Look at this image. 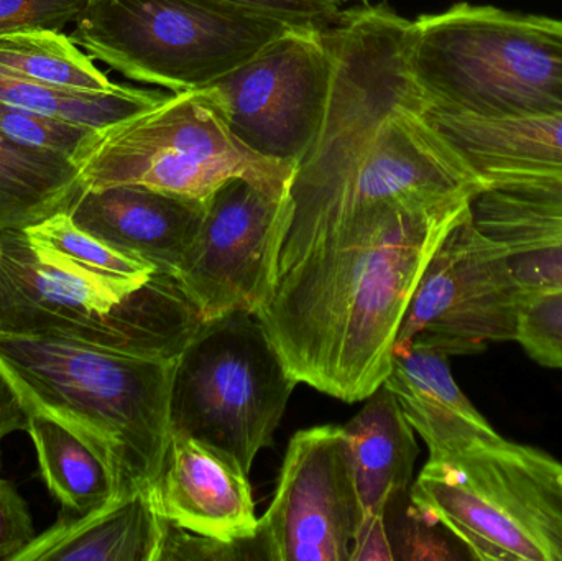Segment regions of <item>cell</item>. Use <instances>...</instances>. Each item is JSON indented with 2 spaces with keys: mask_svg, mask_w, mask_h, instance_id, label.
I'll return each instance as SVG.
<instances>
[{
  "mask_svg": "<svg viewBox=\"0 0 562 561\" xmlns=\"http://www.w3.org/2000/svg\"><path fill=\"white\" fill-rule=\"evenodd\" d=\"M296 385L257 315L203 322L177 359L171 435L223 448L250 473L257 455L272 445Z\"/></svg>",
  "mask_w": 562,
  "mask_h": 561,
  "instance_id": "cell-9",
  "label": "cell"
},
{
  "mask_svg": "<svg viewBox=\"0 0 562 561\" xmlns=\"http://www.w3.org/2000/svg\"><path fill=\"white\" fill-rule=\"evenodd\" d=\"M203 325L173 277L82 266L23 231L0 233V329L175 359Z\"/></svg>",
  "mask_w": 562,
  "mask_h": 561,
  "instance_id": "cell-4",
  "label": "cell"
},
{
  "mask_svg": "<svg viewBox=\"0 0 562 561\" xmlns=\"http://www.w3.org/2000/svg\"><path fill=\"white\" fill-rule=\"evenodd\" d=\"M158 514L171 526L220 542H249L259 534L249 473L234 455L173 434L151 490Z\"/></svg>",
  "mask_w": 562,
  "mask_h": 561,
  "instance_id": "cell-14",
  "label": "cell"
},
{
  "mask_svg": "<svg viewBox=\"0 0 562 561\" xmlns=\"http://www.w3.org/2000/svg\"><path fill=\"white\" fill-rule=\"evenodd\" d=\"M330 82L321 30L291 29L207 88L250 152L294 168L319 134Z\"/></svg>",
  "mask_w": 562,
  "mask_h": 561,
  "instance_id": "cell-12",
  "label": "cell"
},
{
  "mask_svg": "<svg viewBox=\"0 0 562 561\" xmlns=\"http://www.w3.org/2000/svg\"><path fill=\"white\" fill-rule=\"evenodd\" d=\"M396 560L392 540L386 530L385 517L363 516L362 524L353 539L349 561Z\"/></svg>",
  "mask_w": 562,
  "mask_h": 561,
  "instance_id": "cell-32",
  "label": "cell"
},
{
  "mask_svg": "<svg viewBox=\"0 0 562 561\" xmlns=\"http://www.w3.org/2000/svg\"><path fill=\"white\" fill-rule=\"evenodd\" d=\"M290 193L231 178L207 201L206 217L175 280L203 322L257 315L276 293Z\"/></svg>",
  "mask_w": 562,
  "mask_h": 561,
  "instance_id": "cell-11",
  "label": "cell"
},
{
  "mask_svg": "<svg viewBox=\"0 0 562 561\" xmlns=\"http://www.w3.org/2000/svg\"><path fill=\"white\" fill-rule=\"evenodd\" d=\"M0 71L66 91H112L94 59L59 30L33 29L0 35Z\"/></svg>",
  "mask_w": 562,
  "mask_h": 561,
  "instance_id": "cell-23",
  "label": "cell"
},
{
  "mask_svg": "<svg viewBox=\"0 0 562 561\" xmlns=\"http://www.w3.org/2000/svg\"><path fill=\"white\" fill-rule=\"evenodd\" d=\"M412 30L385 5L340 12L321 30L333 61L329 102L294 167L280 262L350 217L474 200L482 190L423 117L409 68Z\"/></svg>",
  "mask_w": 562,
  "mask_h": 561,
  "instance_id": "cell-1",
  "label": "cell"
},
{
  "mask_svg": "<svg viewBox=\"0 0 562 561\" xmlns=\"http://www.w3.org/2000/svg\"><path fill=\"white\" fill-rule=\"evenodd\" d=\"M471 213L484 233L504 244L530 299L562 292V180L482 188Z\"/></svg>",
  "mask_w": 562,
  "mask_h": 561,
  "instance_id": "cell-17",
  "label": "cell"
},
{
  "mask_svg": "<svg viewBox=\"0 0 562 561\" xmlns=\"http://www.w3.org/2000/svg\"><path fill=\"white\" fill-rule=\"evenodd\" d=\"M342 2H344V0H342Z\"/></svg>",
  "mask_w": 562,
  "mask_h": 561,
  "instance_id": "cell-34",
  "label": "cell"
},
{
  "mask_svg": "<svg viewBox=\"0 0 562 561\" xmlns=\"http://www.w3.org/2000/svg\"><path fill=\"white\" fill-rule=\"evenodd\" d=\"M165 94L117 85L112 91H66L0 71V102L99 131L160 102Z\"/></svg>",
  "mask_w": 562,
  "mask_h": 561,
  "instance_id": "cell-24",
  "label": "cell"
},
{
  "mask_svg": "<svg viewBox=\"0 0 562 561\" xmlns=\"http://www.w3.org/2000/svg\"><path fill=\"white\" fill-rule=\"evenodd\" d=\"M363 516L346 431L321 425L291 438L257 540L267 560L349 561Z\"/></svg>",
  "mask_w": 562,
  "mask_h": 561,
  "instance_id": "cell-13",
  "label": "cell"
},
{
  "mask_svg": "<svg viewBox=\"0 0 562 561\" xmlns=\"http://www.w3.org/2000/svg\"><path fill=\"white\" fill-rule=\"evenodd\" d=\"M89 0H0V35L19 30L75 25Z\"/></svg>",
  "mask_w": 562,
  "mask_h": 561,
  "instance_id": "cell-28",
  "label": "cell"
},
{
  "mask_svg": "<svg viewBox=\"0 0 562 561\" xmlns=\"http://www.w3.org/2000/svg\"><path fill=\"white\" fill-rule=\"evenodd\" d=\"M72 26L94 61L171 92L207 88L300 29L216 0H89Z\"/></svg>",
  "mask_w": 562,
  "mask_h": 561,
  "instance_id": "cell-8",
  "label": "cell"
},
{
  "mask_svg": "<svg viewBox=\"0 0 562 561\" xmlns=\"http://www.w3.org/2000/svg\"><path fill=\"white\" fill-rule=\"evenodd\" d=\"M35 537L29 504L10 481L0 478V561H12Z\"/></svg>",
  "mask_w": 562,
  "mask_h": 561,
  "instance_id": "cell-30",
  "label": "cell"
},
{
  "mask_svg": "<svg viewBox=\"0 0 562 561\" xmlns=\"http://www.w3.org/2000/svg\"><path fill=\"white\" fill-rule=\"evenodd\" d=\"M409 68L439 111L487 121L562 114V20L458 3L413 22Z\"/></svg>",
  "mask_w": 562,
  "mask_h": 561,
  "instance_id": "cell-5",
  "label": "cell"
},
{
  "mask_svg": "<svg viewBox=\"0 0 562 561\" xmlns=\"http://www.w3.org/2000/svg\"><path fill=\"white\" fill-rule=\"evenodd\" d=\"M177 359L0 329V375L26 415L52 418L94 451L112 500L154 490L160 476Z\"/></svg>",
  "mask_w": 562,
  "mask_h": 561,
  "instance_id": "cell-3",
  "label": "cell"
},
{
  "mask_svg": "<svg viewBox=\"0 0 562 561\" xmlns=\"http://www.w3.org/2000/svg\"><path fill=\"white\" fill-rule=\"evenodd\" d=\"M92 132L95 131L0 102V135L19 144L72 157Z\"/></svg>",
  "mask_w": 562,
  "mask_h": 561,
  "instance_id": "cell-26",
  "label": "cell"
},
{
  "mask_svg": "<svg viewBox=\"0 0 562 561\" xmlns=\"http://www.w3.org/2000/svg\"><path fill=\"white\" fill-rule=\"evenodd\" d=\"M517 341L538 364L562 371V292L543 293L528 302Z\"/></svg>",
  "mask_w": 562,
  "mask_h": 561,
  "instance_id": "cell-27",
  "label": "cell"
},
{
  "mask_svg": "<svg viewBox=\"0 0 562 561\" xmlns=\"http://www.w3.org/2000/svg\"><path fill=\"white\" fill-rule=\"evenodd\" d=\"M422 114L482 188L562 180V114L487 121L439 111L425 98Z\"/></svg>",
  "mask_w": 562,
  "mask_h": 561,
  "instance_id": "cell-16",
  "label": "cell"
},
{
  "mask_svg": "<svg viewBox=\"0 0 562 561\" xmlns=\"http://www.w3.org/2000/svg\"><path fill=\"white\" fill-rule=\"evenodd\" d=\"M216 2L276 16L300 29L323 30L337 22L342 0H216Z\"/></svg>",
  "mask_w": 562,
  "mask_h": 561,
  "instance_id": "cell-29",
  "label": "cell"
},
{
  "mask_svg": "<svg viewBox=\"0 0 562 561\" xmlns=\"http://www.w3.org/2000/svg\"><path fill=\"white\" fill-rule=\"evenodd\" d=\"M82 191L135 184L210 200L231 178L290 193L294 168L250 152L227 125L211 88L175 92L92 132L72 155Z\"/></svg>",
  "mask_w": 562,
  "mask_h": 561,
  "instance_id": "cell-7",
  "label": "cell"
},
{
  "mask_svg": "<svg viewBox=\"0 0 562 561\" xmlns=\"http://www.w3.org/2000/svg\"><path fill=\"white\" fill-rule=\"evenodd\" d=\"M40 474L63 513L82 516L112 500L111 480L94 451L75 434L43 415H26Z\"/></svg>",
  "mask_w": 562,
  "mask_h": 561,
  "instance_id": "cell-22",
  "label": "cell"
},
{
  "mask_svg": "<svg viewBox=\"0 0 562 561\" xmlns=\"http://www.w3.org/2000/svg\"><path fill=\"white\" fill-rule=\"evenodd\" d=\"M81 191L71 155L0 135V233L25 231L69 211Z\"/></svg>",
  "mask_w": 562,
  "mask_h": 561,
  "instance_id": "cell-21",
  "label": "cell"
},
{
  "mask_svg": "<svg viewBox=\"0 0 562 561\" xmlns=\"http://www.w3.org/2000/svg\"><path fill=\"white\" fill-rule=\"evenodd\" d=\"M26 412L9 382L0 375V447L9 435L25 430Z\"/></svg>",
  "mask_w": 562,
  "mask_h": 561,
  "instance_id": "cell-33",
  "label": "cell"
},
{
  "mask_svg": "<svg viewBox=\"0 0 562 561\" xmlns=\"http://www.w3.org/2000/svg\"><path fill=\"white\" fill-rule=\"evenodd\" d=\"M409 500L472 559L562 561V463L540 448L498 437L429 460Z\"/></svg>",
  "mask_w": 562,
  "mask_h": 561,
  "instance_id": "cell-6",
  "label": "cell"
},
{
  "mask_svg": "<svg viewBox=\"0 0 562 561\" xmlns=\"http://www.w3.org/2000/svg\"><path fill=\"white\" fill-rule=\"evenodd\" d=\"M207 201L119 184L81 191L69 214L92 236L175 279L203 226Z\"/></svg>",
  "mask_w": 562,
  "mask_h": 561,
  "instance_id": "cell-15",
  "label": "cell"
},
{
  "mask_svg": "<svg viewBox=\"0 0 562 561\" xmlns=\"http://www.w3.org/2000/svg\"><path fill=\"white\" fill-rule=\"evenodd\" d=\"M366 401L362 411L342 427L363 513L385 517L390 503L405 496L412 483L419 448L392 391L382 385Z\"/></svg>",
  "mask_w": 562,
  "mask_h": 561,
  "instance_id": "cell-20",
  "label": "cell"
},
{
  "mask_svg": "<svg viewBox=\"0 0 562 561\" xmlns=\"http://www.w3.org/2000/svg\"><path fill=\"white\" fill-rule=\"evenodd\" d=\"M530 300L510 254L475 224L469 206L432 253L393 352L413 339L449 356L477 355L492 343L517 341Z\"/></svg>",
  "mask_w": 562,
  "mask_h": 561,
  "instance_id": "cell-10",
  "label": "cell"
},
{
  "mask_svg": "<svg viewBox=\"0 0 562 561\" xmlns=\"http://www.w3.org/2000/svg\"><path fill=\"white\" fill-rule=\"evenodd\" d=\"M33 243L42 244L82 266L119 276L137 277L158 272L144 260L135 259L105 244L79 227L69 211L53 214L48 220L23 231Z\"/></svg>",
  "mask_w": 562,
  "mask_h": 561,
  "instance_id": "cell-25",
  "label": "cell"
},
{
  "mask_svg": "<svg viewBox=\"0 0 562 561\" xmlns=\"http://www.w3.org/2000/svg\"><path fill=\"white\" fill-rule=\"evenodd\" d=\"M256 540V539H254ZM249 542L226 543L210 537L196 536L168 524L161 561L165 560H240L252 559L246 553Z\"/></svg>",
  "mask_w": 562,
  "mask_h": 561,
  "instance_id": "cell-31",
  "label": "cell"
},
{
  "mask_svg": "<svg viewBox=\"0 0 562 561\" xmlns=\"http://www.w3.org/2000/svg\"><path fill=\"white\" fill-rule=\"evenodd\" d=\"M449 358L441 349L413 339L393 352L392 371L383 382L425 441L431 461L449 460L502 437L465 397L452 375Z\"/></svg>",
  "mask_w": 562,
  "mask_h": 561,
  "instance_id": "cell-18",
  "label": "cell"
},
{
  "mask_svg": "<svg viewBox=\"0 0 562 561\" xmlns=\"http://www.w3.org/2000/svg\"><path fill=\"white\" fill-rule=\"evenodd\" d=\"M471 203L372 211L280 263L257 318L297 384L350 404L382 388L416 285Z\"/></svg>",
  "mask_w": 562,
  "mask_h": 561,
  "instance_id": "cell-2",
  "label": "cell"
},
{
  "mask_svg": "<svg viewBox=\"0 0 562 561\" xmlns=\"http://www.w3.org/2000/svg\"><path fill=\"white\" fill-rule=\"evenodd\" d=\"M167 530L151 490L138 491L82 516L61 510L12 561H161Z\"/></svg>",
  "mask_w": 562,
  "mask_h": 561,
  "instance_id": "cell-19",
  "label": "cell"
}]
</instances>
